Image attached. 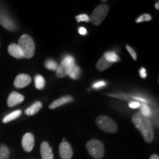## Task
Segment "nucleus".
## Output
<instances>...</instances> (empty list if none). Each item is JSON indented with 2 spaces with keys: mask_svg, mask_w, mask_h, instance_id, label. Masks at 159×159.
I'll list each match as a JSON object with an SVG mask.
<instances>
[{
  "mask_svg": "<svg viewBox=\"0 0 159 159\" xmlns=\"http://www.w3.org/2000/svg\"><path fill=\"white\" fill-rule=\"evenodd\" d=\"M131 119L136 128L141 132L145 142H152L154 139V129L150 119L144 116L139 112L135 113Z\"/></svg>",
  "mask_w": 159,
  "mask_h": 159,
  "instance_id": "1",
  "label": "nucleus"
},
{
  "mask_svg": "<svg viewBox=\"0 0 159 159\" xmlns=\"http://www.w3.org/2000/svg\"><path fill=\"white\" fill-rule=\"evenodd\" d=\"M18 45L22 51L24 57L31 58L33 57L35 51V43L30 35L27 34L21 35L19 40Z\"/></svg>",
  "mask_w": 159,
  "mask_h": 159,
  "instance_id": "2",
  "label": "nucleus"
},
{
  "mask_svg": "<svg viewBox=\"0 0 159 159\" xmlns=\"http://www.w3.org/2000/svg\"><path fill=\"white\" fill-rule=\"evenodd\" d=\"M96 123L101 130L108 134H114L118 130V126L115 121L110 117L101 115L96 119Z\"/></svg>",
  "mask_w": 159,
  "mask_h": 159,
  "instance_id": "3",
  "label": "nucleus"
},
{
  "mask_svg": "<svg viewBox=\"0 0 159 159\" xmlns=\"http://www.w3.org/2000/svg\"><path fill=\"white\" fill-rule=\"evenodd\" d=\"M89 153L95 159H101L104 156L105 149L102 142L97 139H91L86 144Z\"/></svg>",
  "mask_w": 159,
  "mask_h": 159,
  "instance_id": "4",
  "label": "nucleus"
},
{
  "mask_svg": "<svg viewBox=\"0 0 159 159\" xmlns=\"http://www.w3.org/2000/svg\"><path fill=\"white\" fill-rule=\"evenodd\" d=\"M75 66V58L71 55H68L63 60L61 65L58 66V68L56 71V76L59 78L67 76L70 74Z\"/></svg>",
  "mask_w": 159,
  "mask_h": 159,
  "instance_id": "5",
  "label": "nucleus"
},
{
  "mask_svg": "<svg viewBox=\"0 0 159 159\" xmlns=\"http://www.w3.org/2000/svg\"><path fill=\"white\" fill-rule=\"evenodd\" d=\"M109 7L106 4H101L97 6L90 16V21L94 25H99L102 22L103 20L108 15Z\"/></svg>",
  "mask_w": 159,
  "mask_h": 159,
  "instance_id": "6",
  "label": "nucleus"
},
{
  "mask_svg": "<svg viewBox=\"0 0 159 159\" xmlns=\"http://www.w3.org/2000/svg\"><path fill=\"white\" fill-rule=\"evenodd\" d=\"M34 136L31 133H27V134L24 135V136L22 137V140H21V145H22L24 150L27 152H31L33 148H34Z\"/></svg>",
  "mask_w": 159,
  "mask_h": 159,
  "instance_id": "7",
  "label": "nucleus"
},
{
  "mask_svg": "<svg viewBox=\"0 0 159 159\" xmlns=\"http://www.w3.org/2000/svg\"><path fill=\"white\" fill-rule=\"evenodd\" d=\"M60 156L62 159H71L73 151L71 145L66 142H62L59 146Z\"/></svg>",
  "mask_w": 159,
  "mask_h": 159,
  "instance_id": "8",
  "label": "nucleus"
},
{
  "mask_svg": "<svg viewBox=\"0 0 159 159\" xmlns=\"http://www.w3.org/2000/svg\"><path fill=\"white\" fill-rule=\"evenodd\" d=\"M31 77L26 74H20L16 77L14 80V86L18 89H22L30 84Z\"/></svg>",
  "mask_w": 159,
  "mask_h": 159,
  "instance_id": "9",
  "label": "nucleus"
},
{
  "mask_svg": "<svg viewBox=\"0 0 159 159\" xmlns=\"http://www.w3.org/2000/svg\"><path fill=\"white\" fill-rule=\"evenodd\" d=\"M24 100H25V97L22 94H19L16 91H13L8 96L7 102L8 107L11 108V107H13L24 102Z\"/></svg>",
  "mask_w": 159,
  "mask_h": 159,
  "instance_id": "10",
  "label": "nucleus"
},
{
  "mask_svg": "<svg viewBox=\"0 0 159 159\" xmlns=\"http://www.w3.org/2000/svg\"><path fill=\"white\" fill-rule=\"evenodd\" d=\"M41 156L42 159H54L52 149L48 142H43L41 144Z\"/></svg>",
  "mask_w": 159,
  "mask_h": 159,
  "instance_id": "11",
  "label": "nucleus"
},
{
  "mask_svg": "<svg viewBox=\"0 0 159 159\" xmlns=\"http://www.w3.org/2000/svg\"><path fill=\"white\" fill-rule=\"evenodd\" d=\"M74 100L72 97L71 96H65V97H60L59 99H56L55 100L54 102H52L49 105V108L53 110V109H55L56 108H58V107L61 106V105H66L67 103H69Z\"/></svg>",
  "mask_w": 159,
  "mask_h": 159,
  "instance_id": "12",
  "label": "nucleus"
},
{
  "mask_svg": "<svg viewBox=\"0 0 159 159\" xmlns=\"http://www.w3.org/2000/svg\"><path fill=\"white\" fill-rule=\"evenodd\" d=\"M7 50H8L9 54L12 57H15V58L21 59L24 57L22 51H21L19 46L16 44V43H11V44H10Z\"/></svg>",
  "mask_w": 159,
  "mask_h": 159,
  "instance_id": "13",
  "label": "nucleus"
},
{
  "mask_svg": "<svg viewBox=\"0 0 159 159\" xmlns=\"http://www.w3.org/2000/svg\"><path fill=\"white\" fill-rule=\"evenodd\" d=\"M42 103L39 101L35 102L33 103V105H30L28 108H27L25 110V114L28 116H34L35 114H36L39 111L41 110L42 108Z\"/></svg>",
  "mask_w": 159,
  "mask_h": 159,
  "instance_id": "14",
  "label": "nucleus"
},
{
  "mask_svg": "<svg viewBox=\"0 0 159 159\" xmlns=\"http://www.w3.org/2000/svg\"><path fill=\"white\" fill-rule=\"evenodd\" d=\"M103 57L106 59V61H108L109 63H112V64L114 63H116L120 61V58H119L118 55H117L116 52L114 51L106 52L104 54V55H103Z\"/></svg>",
  "mask_w": 159,
  "mask_h": 159,
  "instance_id": "15",
  "label": "nucleus"
},
{
  "mask_svg": "<svg viewBox=\"0 0 159 159\" xmlns=\"http://www.w3.org/2000/svg\"><path fill=\"white\" fill-rule=\"evenodd\" d=\"M111 65H112V63H109L108 61H106V59L102 56L98 61H97L96 64V68L97 70L99 71H104L106 70L107 69H108Z\"/></svg>",
  "mask_w": 159,
  "mask_h": 159,
  "instance_id": "16",
  "label": "nucleus"
},
{
  "mask_svg": "<svg viewBox=\"0 0 159 159\" xmlns=\"http://www.w3.org/2000/svg\"><path fill=\"white\" fill-rule=\"evenodd\" d=\"M21 115V110H16L15 111H13V112L11 113V114H7V116L4 117L2 122L3 123H8L10 122H12V121L15 120V119L19 118Z\"/></svg>",
  "mask_w": 159,
  "mask_h": 159,
  "instance_id": "17",
  "label": "nucleus"
},
{
  "mask_svg": "<svg viewBox=\"0 0 159 159\" xmlns=\"http://www.w3.org/2000/svg\"><path fill=\"white\" fill-rule=\"evenodd\" d=\"M139 108H140V112L139 113L144 116L150 119V117L152 116V111H151L150 107L145 103H142Z\"/></svg>",
  "mask_w": 159,
  "mask_h": 159,
  "instance_id": "18",
  "label": "nucleus"
},
{
  "mask_svg": "<svg viewBox=\"0 0 159 159\" xmlns=\"http://www.w3.org/2000/svg\"><path fill=\"white\" fill-rule=\"evenodd\" d=\"M45 79L43 78V76L38 75L35 77V88L39 90H41L45 87Z\"/></svg>",
  "mask_w": 159,
  "mask_h": 159,
  "instance_id": "19",
  "label": "nucleus"
},
{
  "mask_svg": "<svg viewBox=\"0 0 159 159\" xmlns=\"http://www.w3.org/2000/svg\"><path fill=\"white\" fill-rule=\"evenodd\" d=\"M10 151L5 144H0V159H9Z\"/></svg>",
  "mask_w": 159,
  "mask_h": 159,
  "instance_id": "20",
  "label": "nucleus"
},
{
  "mask_svg": "<svg viewBox=\"0 0 159 159\" xmlns=\"http://www.w3.org/2000/svg\"><path fill=\"white\" fill-rule=\"evenodd\" d=\"M81 75V69L78 66L75 65L74 66V68L72 69V70L70 72V74L69 75V76L71 77V79L73 80H77L80 76Z\"/></svg>",
  "mask_w": 159,
  "mask_h": 159,
  "instance_id": "21",
  "label": "nucleus"
},
{
  "mask_svg": "<svg viewBox=\"0 0 159 159\" xmlns=\"http://www.w3.org/2000/svg\"><path fill=\"white\" fill-rule=\"evenodd\" d=\"M45 67L49 70L52 71H57V68H58V65H57V62H55L53 60H47L44 63Z\"/></svg>",
  "mask_w": 159,
  "mask_h": 159,
  "instance_id": "22",
  "label": "nucleus"
},
{
  "mask_svg": "<svg viewBox=\"0 0 159 159\" xmlns=\"http://www.w3.org/2000/svg\"><path fill=\"white\" fill-rule=\"evenodd\" d=\"M152 19V16L148 13H144V14H142L140 16L138 19H136V23H141L144 22V21H150Z\"/></svg>",
  "mask_w": 159,
  "mask_h": 159,
  "instance_id": "23",
  "label": "nucleus"
},
{
  "mask_svg": "<svg viewBox=\"0 0 159 159\" xmlns=\"http://www.w3.org/2000/svg\"><path fill=\"white\" fill-rule=\"evenodd\" d=\"M75 19L77 21V22H82V21H84V22H89L90 21V17L87 14H80L77 15Z\"/></svg>",
  "mask_w": 159,
  "mask_h": 159,
  "instance_id": "24",
  "label": "nucleus"
},
{
  "mask_svg": "<svg viewBox=\"0 0 159 159\" xmlns=\"http://www.w3.org/2000/svg\"><path fill=\"white\" fill-rule=\"evenodd\" d=\"M107 85V83L104 80H99L95 82L94 84L92 85V88L95 89H100L103 88V87H105Z\"/></svg>",
  "mask_w": 159,
  "mask_h": 159,
  "instance_id": "25",
  "label": "nucleus"
},
{
  "mask_svg": "<svg viewBox=\"0 0 159 159\" xmlns=\"http://www.w3.org/2000/svg\"><path fill=\"white\" fill-rule=\"evenodd\" d=\"M126 49H127V50L128 51V52L130 54L131 57H132V58L134 59V61H136V60H137V55H136V52L134 51V49H133L132 47H130L129 45L126 46Z\"/></svg>",
  "mask_w": 159,
  "mask_h": 159,
  "instance_id": "26",
  "label": "nucleus"
},
{
  "mask_svg": "<svg viewBox=\"0 0 159 159\" xmlns=\"http://www.w3.org/2000/svg\"><path fill=\"white\" fill-rule=\"evenodd\" d=\"M141 105V102H130L129 103V107H130V108H133V109H136V108H138L140 107Z\"/></svg>",
  "mask_w": 159,
  "mask_h": 159,
  "instance_id": "27",
  "label": "nucleus"
},
{
  "mask_svg": "<svg viewBox=\"0 0 159 159\" xmlns=\"http://www.w3.org/2000/svg\"><path fill=\"white\" fill-rule=\"evenodd\" d=\"M139 75H140L142 78H146L147 77V71L144 67H142L140 69V70H139Z\"/></svg>",
  "mask_w": 159,
  "mask_h": 159,
  "instance_id": "28",
  "label": "nucleus"
},
{
  "mask_svg": "<svg viewBox=\"0 0 159 159\" xmlns=\"http://www.w3.org/2000/svg\"><path fill=\"white\" fill-rule=\"evenodd\" d=\"M78 33L79 34L82 35H87V30L83 27H80L78 29Z\"/></svg>",
  "mask_w": 159,
  "mask_h": 159,
  "instance_id": "29",
  "label": "nucleus"
},
{
  "mask_svg": "<svg viewBox=\"0 0 159 159\" xmlns=\"http://www.w3.org/2000/svg\"><path fill=\"white\" fill-rule=\"evenodd\" d=\"M134 98L137 99V100L140 101V102H142L143 103H145V104H147V103H148V100H147V99H145L144 98H142V97H134Z\"/></svg>",
  "mask_w": 159,
  "mask_h": 159,
  "instance_id": "30",
  "label": "nucleus"
},
{
  "mask_svg": "<svg viewBox=\"0 0 159 159\" xmlns=\"http://www.w3.org/2000/svg\"><path fill=\"white\" fill-rule=\"evenodd\" d=\"M150 159H159V157H158V155L153 154V155H152V156H150Z\"/></svg>",
  "mask_w": 159,
  "mask_h": 159,
  "instance_id": "31",
  "label": "nucleus"
},
{
  "mask_svg": "<svg viewBox=\"0 0 159 159\" xmlns=\"http://www.w3.org/2000/svg\"><path fill=\"white\" fill-rule=\"evenodd\" d=\"M155 7H156L157 10L159 9V2H157V3H156V5H155Z\"/></svg>",
  "mask_w": 159,
  "mask_h": 159,
  "instance_id": "32",
  "label": "nucleus"
}]
</instances>
